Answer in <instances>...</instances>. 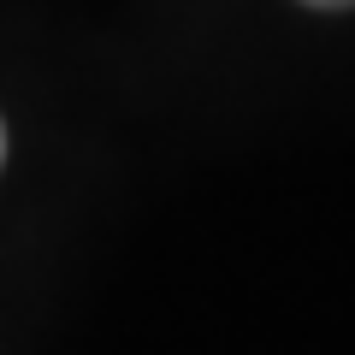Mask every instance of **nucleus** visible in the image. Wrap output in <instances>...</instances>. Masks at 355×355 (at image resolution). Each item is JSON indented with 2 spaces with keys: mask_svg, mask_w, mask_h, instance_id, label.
I'll use <instances>...</instances> for the list:
<instances>
[{
  "mask_svg": "<svg viewBox=\"0 0 355 355\" xmlns=\"http://www.w3.org/2000/svg\"><path fill=\"white\" fill-rule=\"evenodd\" d=\"M314 6H355V0H314Z\"/></svg>",
  "mask_w": 355,
  "mask_h": 355,
  "instance_id": "1",
  "label": "nucleus"
},
{
  "mask_svg": "<svg viewBox=\"0 0 355 355\" xmlns=\"http://www.w3.org/2000/svg\"><path fill=\"white\" fill-rule=\"evenodd\" d=\"M0 154H6V130H0Z\"/></svg>",
  "mask_w": 355,
  "mask_h": 355,
  "instance_id": "2",
  "label": "nucleus"
}]
</instances>
